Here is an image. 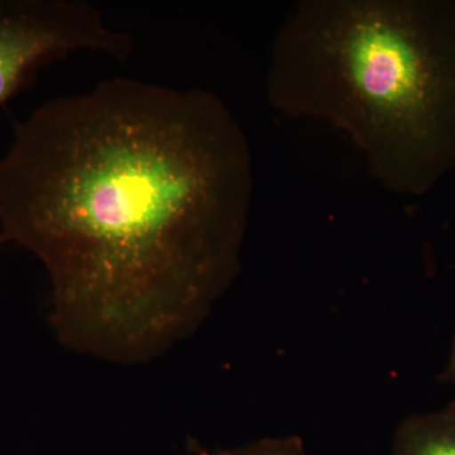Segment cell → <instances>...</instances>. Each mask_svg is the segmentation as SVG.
Masks as SVG:
<instances>
[{
	"instance_id": "obj_6",
	"label": "cell",
	"mask_w": 455,
	"mask_h": 455,
	"mask_svg": "<svg viewBox=\"0 0 455 455\" xmlns=\"http://www.w3.org/2000/svg\"><path fill=\"white\" fill-rule=\"evenodd\" d=\"M442 379L443 381L454 383L455 385V334L453 346H451V355H449L448 364L447 367H445L444 373H443Z\"/></svg>"
},
{
	"instance_id": "obj_1",
	"label": "cell",
	"mask_w": 455,
	"mask_h": 455,
	"mask_svg": "<svg viewBox=\"0 0 455 455\" xmlns=\"http://www.w3.org/2000/svg\"><path fill=\"white\" fill-rule=\"evenodd\" d=\"M252 194L250 143L220 97L114 77L17 123L0 243L41 260L64 346L142 363L235 281Z\"/></svg>"
},
{
	"instance_id": "obj_4",
	"label": "cell",
	"mask_w": 455,
	"mask_h": 455,
	"mask_svg": "<svg viewBox=\"0 0 455 455\" xmlns=\"http://www.w3.org/2000/svg\"><path fill=\"white\" fill-rule=\"evenodd\" d=\"M392 455H455V401L401 421L392 439Z\"/></svg>"
},
{
	"instance_id": "obj_2",
	"label": "cell",
	"mask_w": 455,
	"mask_h": 455,
	"mask_svg": "<svg viewBox=\"0 0 455 455\" xmlns=\"http://www.w3.org/2000/svg\"><path fill=\"white\" fill-rule=\"evenodd\" d=\"M266 85L276 112L346 133L383 188L427 196L455 170V0H301Z\"/></svg>"
},
{
	"instance_id": "obj_5",
	"label": "cell",
	"mask_w": 455,
	"mask_h": 455,
	"mask_svg": "<svg viewBox=\"0 0 455 455\" xmlns=\"http://www.w3.org/2000/svg\"><path fill=\"white\" fill-rule=\"evenodd\" d=\"M217 455H307L299 436L286 435L247 443L239 447L226 449Z\"/></svg>"
},
{
	"instance_id": "obj_3",
	"label": "cell",
	"mask_w": 455,
	"mask_h": 455,
	"mask_svg": "<svg viewBox=\"0 0 455 455\" xmlns=\"http://www.w3.org/2000/svg\"><path fill=\"white\" fill-rule=\"evenodd\" d=\"M77 51L127 60L133 41L84 0H0V106L29 86L44 66Z\"/></svg>"
}]
</instances>
